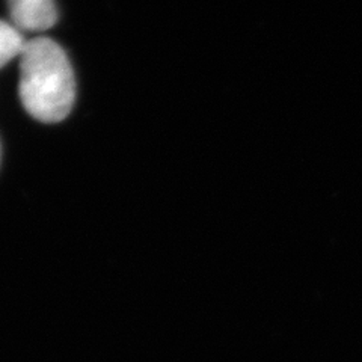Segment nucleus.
<instances>
[{
	"label": "nucleus",
	"instance_id": "3",
	"mask_svg": "<svg viewBox=\"0 0 362 362\" xmlns=\"http://www.w3.org/2000/svg\"><path fill=\"white\" fill-rule=\"evenodd\" d=\"M26 42L25 37L21 35V30L14 25L0 20V68H4L17 56H21Z\"/></svg>",
	"mask_w": 362,
	"mask_h": 362
},
{
	"label": "nucleus",
	"instance_id": "2",
	"mask_svg": "<svg viewBox=\"0 0 362 362\" xmlns=\"http://www.w3.org/2000/svg\"><path fill=\"white\" fill-rule=\"evenodd\" d=\"M8 8L18 30L42 32L58 20V9L53 0H8Z\"/></svg>",
	"mask_w": 362,
	"mask_h": 362
},
{
	"label": "nucleus",
	"instance_id": "1",
	"mask_svg": "<svg viewBox=\"0 0 362 362\" xmlns=\"http://www.w3.org/2000/svg\"><path fill=\"white\" fill-rule=\"evenodd\" d=\"M20 100L41 122H59L76 98L74 73L68 56L53 40L38 37L26 42L20 56Z\"/></svg>",
	"mask_w": 362,
	"mask_h": 362
}]
</instances>
